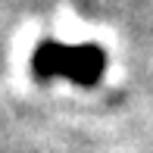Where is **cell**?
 <instances>
[{
    "label": "cell",
    "instance_id": "1",
    "mask_svg": "<svg viewBox=\"0 0 153 153\" xmlns=\"http://www.w3.org/2000/svg\"><path fill=\"white\" fill-rule=\"evenodd\" d=\"M106 72V50L100 44H59L53 38L38 41L31 53V75L38 81L69 78L78 88L100 85Z\"/></svg>",
    "mask_w": 153,
    "mask_h": 153
}]
</instances>
